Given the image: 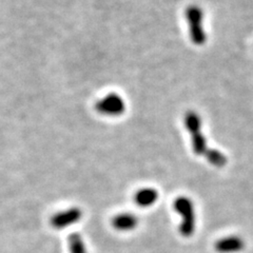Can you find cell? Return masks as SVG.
<instances>
[{"instance_id":"3","label":"cell","mask_w":253,"mask_h":253,"mask_svg":"<svg viewBox=\"0 0 253 253\" xmlns=\"http://www.w3.org/2000/svg\"><path fill=\"white\" fill-rule=\"evenodd\" d=\"M174 210L181 216L179 232L185 237H190L195 231V211L192 201L186 196H179L174 201Z\"/></svg>"},{"instance_id":"4","label":"cell","mask_w":253,"mask_h":253,"mask_svg":"<svg viewBox=\"0 0 253 253\" xmlns=\"http://www.w3.org/2000/svg\"><path fill=\"white\" fill-rule=\"evenodd\" d=\"M95 110L100 115L107 117H117L125 113L126 102L120 94L109 93L106 96L97 100L96 104H95Z\"/></svg>"},{"instance_id":"2","label":"cell","mask_w":253,"mask_h":253,"mask_svg":"<svg viewBox=\"0 0 253 253\" xmlns=\"http://www.w3.org/2000/svg\"><path fill=\"white\" fill-rule=\"evenodd\" d=\"M185 17L188 22L189 36L192 43L195 45H203L207 41V34L204 28V12L201 6L192 4L189 5L185 11Z\"/></svg>"},{"instance_id":"10","label":"cell","mask_w":253,"mask_h":253,"mask_svg":"<svg viewBox=\"0 0 253 253\" xmlns=\"http://www.w3.org/2000/svg\"><path fill=\"white\" fill-rule=\"evenodd\" d=\"M70 253H88L86 246L79 233H72L69 236Z\"/></svg>"},{"instance_id":"8","label":"cell","mask_w":253,"mask_h":253,"mask_svg":"<svg viewBox=\"0 0 253 253\" xmlns=\"http://www.w3.org/2000/svg\"><path fill=\"white\" fill-rule=\"evenodd\" d=\"M158 200V192L153 188H142L134 195V201L136 205L142 208H148L153 206Z\"/></svg>"},{"instance_id":"6","label":"cell","mask_w":253,"mask_h":253,"mask_svg":"<svg viewBox=\"0 0 253 253\" xmlns=\"http://www.w3.org/2000/svg\"><path fill=\"white\" fill-rule=\"evenodd\" d=\"M244 241L239 236H227L215 243V250L219 253H234L244 249Z\"/></svg>"},{"instance_id":"9","label":"cell","mask_w":253,"mask_h":253,"mask_svg":"<svg viewBox=\"0 0 253 253\" xmlns=\"http://www.w3.org/2000/svg\"><path fill=\"white\" fill-rule=\"evenodd\" d=\"M207 161L214 167L221 168L227 164V157L223 152H220L217 149H208L205 153Z\"/></svg>"},{"instance_id":"1","label":"cell","mask_w":253,"mask_h":253,"mask_svg":"<svg viewBox=\"0 0 253 253\" xmlns=\"http://www.w3.org/2000/svg\"><path fill=\"white\" fill-rule=\"evenodd\" d=\"M185 128L191 137L192 150L195 155H205L207 152V139H206L202 131V120L201 116L195 111H187L184 116Z\"/></svg>"},{"instance_id":"5","label":"cell","mask_w":253,"mask_h":253,"mask_svg":"<svg viewBox=\"0 0 253 253\" xmlns=\"http://www.w3.org/2000/svg\"><path fill=\"white\" fill-rule=\"evenodd\" d=\"M82 217L83 211L79 208L73 207L55 213L51 217L50 223L54 229L60 230V229H65L69 226H72L78 223V221L82 219Z\"/></svg>"},{"instance_id":"7","label":"cell","mask_w":253,"mask_h":253,"mask_svg":"<svg viewBox=\"0 0 253 253\" xmlns=\"http://www.w3.org/2000/svg\"><path fill=\"white\" fill-rule=\"evenodd\" d=\"M137 225L138 218L131 213H120L112 219V226L118 231H132Z\"/></svg>"}]
</instances>
